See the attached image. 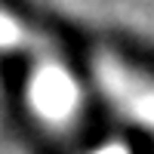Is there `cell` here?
Segmentation results:
<instances>
[{
    "mask_svg": "<svg viewBox=\"0 0 154 154\" xmlns=\"http://www.w3.org/2000/svg\"><path fill=\"white\" fill-rule=\"evenodd\" d=\"M37 102L46 114H65L71 108V86L62 80L59 74H49L46 80L37 86Z\"/></svg>",
    "mask_w": 154,
    "mask_h": 154,
    "instance_id": "cell-1",
    "label": "cell"
},
{
    "mask_svg": "<svg viewBox=\"0 0 154 154\" xmlns=\"http://www.w3.org/2000/svg\"><path fill=\"white\" fill-rule=\"evenodd\" d=\"M99 154H126L123 148H105V151H99Z\"/></svg>",
    "mask_w": 154,
    "mask_h": 154,
    "instance_id": "cell-2",
    "label": "cell"
}]
</instances>
